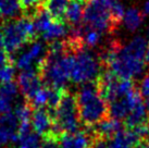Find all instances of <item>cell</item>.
I'll return each instance as SVG.
<instances>
[{"mask_svg":"<svg viewBox=\"0 0 149 148\" xmlns=\"http://www.w3.org/2000/svg\"><path fill=\"white\" fill-rule=\"evenodd\" d=\"M147 51L148 41L143 36L133 37L124 44L113 41L102 56V62L113 75L132 81L145 72Z\"/></svg>","mask_w":149,"mask_h":148,"instance_id":"1","label":"cell"},{"mask_svg":"<svg viewBox=\"0 0 149 148\" xmlns=\"http://www.w3.org/2000/svg\"><path fill=\"white\" fill-rule=\"evenodd\" d=\"M81 122L88 128H94L106 119L109 112L108 103L100 91L99 87L91 84L82 85L76 94Z\"/></svg>","mask_w":149,"mask_h":148,"instance_id":"2","label":"cell"},{"mask_svg":"<svg viewBox=\"0 0 149 148\" xmlns=\"http://www.w3.org/2000/svg\"><path fill=\"white\" fill-rule=\"evenodd\" d=\"M0 31L3 35L4 50L8 54H14L29 41H33L36 34L29 17L8 21L0 27Z\"/></svg>","mask_w":149,"mask_h":148,"instance_id":"3","label":"cell"},{"mask_svg":"<svg viewBox=\"0 0 149 148\" xmlns=\"http://www.w3.org/2000/svg\"><path fill=\"white\" fill-rule=\"evenodd\" d=\"M101 75V60L91 49L81 48L73 54L71 81L74 84H91Z\"/></svg>","mask_w":149,"mask_h":148,"instance_id":"4","label":"cell"},{"mask_svg":"<svg viewBox=\"0 0 149 148\" xmlns=\"http://www.w3.org/2000/svg\"><path fill=\"white\" fill-rule=\"evenodd\" d=\"M54 117V135L60 137L66 133L79 131V107L74 95L64 91L59 106L52 112Z\"/></svg>","mask_w":149,"mask_h":148,"instance_id":"5","label":"cell"},{"mask_svg":"<svg viewBox=\"0 0 149 148\" xmlns=\"http://www.w3.org/2000/svg\"><path fill=\"white\" fill-rule=\"evenodd\" d=\"M118 0H88L84 9L83 23L100 33L111 32L116 26L112 10Z\"/></svg>","mask_w":149,"mask_h":148,"instance_id":"6","label":"cell"},{"mask_svg":"<svg viewBox=\"0 0 149 148\" xmlns=\"http://www.w3.org/2000/svg\"><path fill=\"white\" fill-rule=\"evenodd\" d=\"M47 54H48V47L42 41H32L26 47V49L17 54L15 59V66L21 71H39Z\"/></svg>","mask_w":149,"mask_h":148,"instance_id":"7","label":"cell"},{"mask_svg":"<svg viewBox=\"0 0 149 148\" xmlns=\"http://www.w3.org/2000/svg\"><path fill=\"white\" fill-rule=\"evenodd\" d=\"M20 121L14 112L0 114V148L17 144Z\"/></svg>","mask_w":149,"mask_h":148,"instance_id":"8","label":"cell"},{"mask_svg":"<svg viewBox=\"0 0 149 148\" xmlns=\"http://www.w3.org/2000/svg\"><path fill=\"white\" fill-rule=\"evenodd\" d=\"M42 76L37 70H27L21 71V73L17 76V86L23 96L29 101L34 97L39 89L42 88Z\"/></svg>","mask_w":149,"mask_h":148,"instance_id":"9","label":"cell"},{"mask_svg":"<svg viewBox=\"0 0 149 148\" xmlns=\"http://www.w3.org/2000/svg\"><path fill=\"white\" fill-rule=\"evenodd\" d=\"M31 125L33 131L39 136L48 137L54 135V117L47 108L34 109L31 117Z\"/></svg>","mask_w":149,"mask_h":148,"instance_id":"10","label":"cell"},{"mask_svg":"<svg viewBox=\"0 0 149 148\" xmlns=\"http://www.w3.org/2000/svg\"><path fill=\"white\" fill-rule=\"evenodd\" d=\"M60 148H91L95 138L87 132L79 131L63 134L58 138Z\"/></svg>","mask_w":149,"mask_h":148,"instance_id":"11","label":"cell"},{"mask_svg":"<svg viewBox=\"0 0 149 148\" xmlns=\"http://www.w3.org/2000/svg\"><path fill=\"white\" fill-rule=\"evenodd\" d=\"M141 138L134 128L121 130L118 134L107 140L108 148H133Z\"/></svg>","mask_w":149,"mask_h":148,"instance_id":"12","label":"cell"},{"mask_svg":"<svg viewBox=\"0 0 149 148\" xmlns=\"http://www.w3.org/2000/svg\"><path fill=\"white\" fill-rule=\"evenodd\" d=\"M19 86L13 82L0 84V114L11 112L12 106L19 95Z\"/></svg>","mask_w":149,"mask_h":148,"instance_id":"13","label":"cell"},{"mask_svg":"<svg viewBox=\"0 0 149 148\" xmlns=\"http://www.w3.org/2000/svg\"><path fill=\"white\" fill-rule=\"evenodd\" d=\"M32 125L29 122L20 124L19 136H17V148H39L42 144L40 136L31 130Z\"/></svg>","mask_w":149,"mask_h":148,"instance_id":"14","label":"cell"},{"mask_svg":"<svg viewBox=\"0 0 149 148\" xmlns=\"http://www.w3.org/2000/svg\"><path fill=\"white\" fill-rule=\"evenodd\" d=\"M94 128H95V133L97 137L98 138H104V140L111 138L122 130L120 121L113 119L111 117L104 119Z\"/></svg>","mask_w":149,"mask_h":148,"instance_id":"15","label":"cell"},{"mask_svg":"<svg viewBox=\"0 0 149 148\" xmlns=\"http://www.w3.org/2000/svg\"><path fill=\"white\" fill-rule=\"evenodd\" d=\"M54 20L52 19V17L44 8V6L40 7L32 15V22H33L35 33L40 34V35H42L47 29H49L50 25L54 23Z\"/></svg>","mask_w":149,"mask_h":148,"instance_id":"16","label":"cell"},{"mask_svg":"<svg viewBox=\"0 0 149 148\" xmlns=\"http://www.w3.org/2000/svg\"><path fill=\"white\" fill-rule=\"evenodd\" d=\"M144 17H145L144 13L139 9L135 8V7L127 9L125 11V14L123 17V20H122L123 26L128 32H132V33L136 32L143 24Z\"/></svg>","mask_w":149,"mask_h":148,"instance_id":"17","label":"cell"},{"mask_svg":"<svg viewBox=\"0 0 149 148\" xmlns=\"http://www.w3.org/2000/svg\"><path fill=\"white\" fill-rule=\"evenodd\" d=\"M69 34V27L63 21H54V23L50 25V27L45 33L42 34V40L54 43V41H60Z\"/></svg>","mask_w":149,"mask_h":148,"instance_id":"18","label":"cell"},{"mask_svg":"<svg viewBox=\"0 0 149 148\" xmlns=\"http://www.w3.org/2000/svg\"><path fill=\"white\" fill-rule=\"evenodd\" d=\"M69 4L70 0H46L44 8L48 11L54 20L62 21Z\"/></svg>","mask_w":149,"mask_h":148,"instance_id":"19","label":"cell"},{"mask_svg":"<svg viewBox=\"0 0 149 148\" xmlns=\"http://www.w3.org/2000/svg\"><path fill=\"white\" fill-rule=\"evenodd\" d=\"M22 6L20 0H0V17L15 20L22 12Z\"/></svg>","mask_w":149,"mask_h":148,"instance_id":"20","label":"cell"},{"mask_svg":"<svg viewBox=\"0 0 149 148\" xmlns=\"http://www.w3.org/2000/svg\"><path fill=\"white\" fill-rule=\"evenodd\" d=\"M83 17L84 9L82 3L76 2V1L70 2L69 7L66 9L65 15H64V19L68 21V23L72 25L73 27H77L81 25V22L83 21Z\"/></svg>","mask_w":149,"mask_h":148,"instance_id":"21","label":"cell"},{"mask_svg":"<svg viewBox=\"0 0 149 148\" xmlns=\"http://www.w3.org/2000/svg\"><path fill=\"white\" fill-rule=\"evenodd\" d=\"M32 112H33V109L27 103H20L14 109V114L17 115V118L19 119L20 124L24 123V122H29L31 117H32Z\"/></svg>","mask_w":149,"mask_h":148,"instance_id":"22","label":"cell"},{"mask_svg":"<svg viewBox=\"0 0 149 148\" xmlns=\"http://www.w3.org/2000/svg\"><path fill=\"white\" fill-rule=\"evenodd\" d=\"M23 10L31 11V14L33 15L38 9L45 4L46 0H20Z\"/></svg>","mask_w":149,"mask_h":148,"instance_id":"23","label":"cell"},{"mask_svg":"<svg viewBox=\"0 0 149 148\" xmlns=\"http://www.w3.org/2000/svg\"><path fill=\"white\" fill-rule=\"evenodd\" d=\"M139 94L141 95L143 98H145L146 100L149 99V73L145 74L144 77L141 78V83H139Z\"/></svg>","mask_w":149,"mask_h":148,"instance_id":"24","label":"cell"},{"mask_svg":"<svg viewBox=\"0 0 149 148\" xmlns=\"http://www.w3.org/2000/svg\"><path fill=\"white\" fill-rule=\"evenodd\" d=\"M39 148H60L58 137H56L54 135L44 137L42 140V144H40Z\"/></svg>","mask_w":149,"mask_h":148,"instance_id":"25","label":"cell"},{"mask_svg":"<svg viewBox=\"0 0 149 148\" xmlns=\"http://www.w3.org/2000/svg\"><path fill=\"white\" fill-rule=\"evenodd\" d=\"M12 64L10 60V57L8 56V52L4 49H0V71L3 70L6 66Z\"/></svg>","mask_w":149,"mask_h":148,"instance_id":"26","label":"cell"},{"mask_svg":"<svg viewBox=\"0 0 149 148\" xmlns=\"http://www.w3.org/2000/svg\"><path fill=\"white\" fill-rule=\"evenodd\" d=\"M91 148H108L107 140L98 138V137H97V138H95V140H94Z\"/></svg>","mask_w":149,"mask_h":148,"instance_id":"27","label":"cell"},{"mask_svg":"<svg viewBox=\"0 0 149 148\" xmlns=\"http://www.w3.org/2000/svg\"><path fill=\"white\" fill-rule=\"evenodd\" d=\"M133 148H149V140L147 138V140H141L139 143H137Z\"/></svg>","mask_w":149,"mask_h":148,"instance_id":"28","label":"cell"},{"mask_svg":"<svg viewBox=\"0 0 149 148\" xmlns=\"http://www.w3.org/2000/svg\"><path fill=\"white\" fill-rule=\"evenodd\" d=\"M143 13H144V15H148L149 14V0H146L145 2H144V6H143Z\"/></svg>","mask_w":149,"mask_h":148,"instance_id":"29","label":"cell"},{"mask_svg":"<svg viewBox=\"0 0 149 148\" xmlns=\"http://www.w3.org/2000/svg\"><path fill=\"white\" fill-rule=\"evenodd\" d=\"M0 49H4V46H3V35L1 33L0 31Z\"/></svg>","mask_w":149,"mask_h":148,"instance_id":"30","label":"cell"},{"mask_svg":"<svg viewBox=\"0 0 149 148\" xmlns=\"http://www.w3.org/2000/svg\"><path fill=\"white\" fill-rule=\"evenodd\" d=\"M73 1H76V2H79V3H83V2H87L88 0H73Z\"/></svg>","mask_w":149,"mask_h":148,"instance_id":"31","label":"cell"}]
</instances>
